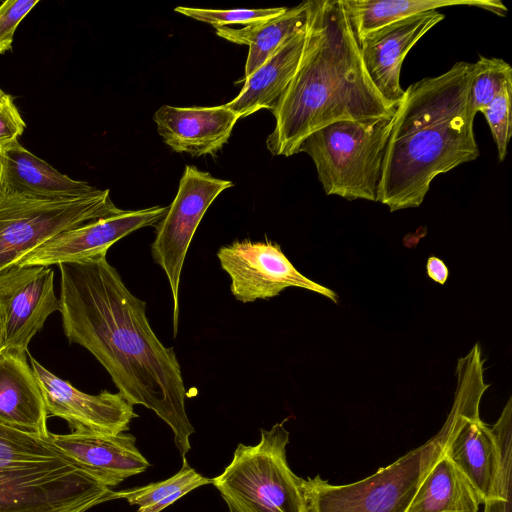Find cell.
I'll use <instances>...</instances> for the list:
<instances>
[{
	"mask_svg": "<svg viewBox=\"0 0 512 512\" xmlns=\"http://www.w3.org/2000/svg\"><path fill=\"white\" fill-rule=\"evenodd\" d=\"M58 266L59 312L68 341L100 362L131 405L162 419L186 458L195 430L186 412L180 363L152 330L146 303L127 288L106 255Z\"/></svg>",
	"mask_w": 512,
	"mask_h": 512,
	"instance_id": "1",
	"label": "cell"
},
{
	"mask_svg": "<svg viewBox=\"0 0 512 512\" xmlns=\"http://www.w3.org/2000/svg\"><path fill=\"white\" fill-rule=\"evenodd\" d=\"M305 33L299 65L271 111L273 155L297 154L310 134L335 122L392 117L398 106L370 80L341 0L307 1Z\"/></svg>",
	"mask_w": 512,
	"mask_h": 512,
	"instance_id": "2",
	"label": "cell"
},
{
	"mask_svg": "<svg viewBox=\"0 0 512 512\" xmlns=\"http://www.w3.org/2000/svg\"><path fill=\"white\" fill-rule=\"evenodd\" d=\"M472 63L411 84L398 103L385 150L378 200L391 212L419 207L440 174L477 159Z\"/></svg>",
	"mask_w": 512,
	"mask_h": 512,
	"instance_id": "3",
	"label": "cell"
},
{
	"mask_svg": "<svg viewBox=\"0 0 512 512\" xmlns=\"http://www.w3.org/2000/svg\"><path fill=\"white\" fill-rule=\"evenodd\" d=\"M475 344L458 359L452 408L441 429L428 441L373 475L346 485H332L319 475L303 479L304 512H406L425 475L445 454L463 417L489 384L484 359Z\"/></svg>",
	"mask_w": 512,
	"mask_h": 512,
	"instance_id": "4",
	"label": "cell"
},
{
	"mask_svg": "<svg viewBox=\"0 0 512 512\" xmlns=\"http://www.w3.org/2000/svg\"><path fill=\"white\" fill-rule=\"evenodd\" d=\"M112 493L48 438L0 423V512H86Z\"/></svg>",
	"mask_w": 512,
	"mask_h": 512,
	"instance_id": "5",
	"label": "cell"
},
{
	"mask_svg": "<svg viewBox=\"0 0 512 512\" xmlns=\"http://www.w3.org/2000/svg\"><path fill=\"white\" fill-rule=\"evenodd\" d=\"M394 116L338 121L310 134L298 153L310 156L327 195L377 202Z\"/></svg>",
	"mask_w": 512,
	"mask_h": 512,
	"instance_id": "6",
	"label": "cell"
},
{
	"mask_svg": "<svg viewBox=\"0 0 512 512\" xmlns=\"http://www.w3.org/2000/svg\"><path fill=\"white\" fill-rule=\"evenodd\" d=\"M108 189L75 196L40 195L0 179V272L58 234L118 214Z\"/></svg>",
	"mask_w": 512,
	"mask_h": 512,
	"instance_id": "7",
	"label": "cell"
},
{
	"mask_svg": "<svg viewBox=\"0 0 512 512\" xmlns=\"http://www.w3.org/2000/svg\"><path fill=\"white\" fill-rule=\"evenodd\" d=\"M286 420L261 429L256 445L238 444L231 462L211 479L229 512H304L303 479L286 456Z\"/></svg>",
	"mask_w": 512,
	"mask_h": 512,
	"instance_id": "8",
	"label": "cell"
},
{
	"mask_svg": "<svg viewBox=\"0 0 512 512\" xmlns=\"http://www.w3.org/2000/svg\"><path fill=\"white\" fill-rule=\"evenodd\" d=\"M233 186L202 171L186 165L178 190L164 217L156 227L151 245L153 260L165 272L173 300V332H178L179 286L183 264L194 233L213 201L224 190Z\"/></svg>",
	"mask_w": 512,
	"mask_h": 512,
	"instance_id": "9",
	"label": "cell"
},
{
	"mask_svg": "<svg viewBox=\"0 0 512 512\" xmlns=\"http://www.w3.org/2000/svg\"><path fill=\"white\" fill-rule=\"evenodd\" d=\"M217 258L230 276L231 293L240 302L270 299L288 287L303 288L338 302L335 291L300 273L276 242L234 241L220 247Z\"/></svg>",
	"mask_w": 512,
	"mask_h": 512,
	"instance_id": "10",
	"label": "cell"
},
{
	"mask_svg": "<svg viewBox=\"0 0 512 512\" xmlns=\"http://www.w3.org/2000/svg\"><path fill=\"white\" fill-rule=\"evenodd\" d=\"M59 308L51 267L15 265L0 272L5 349L27 353L29 342Z\"/></svg>",
	"mask_w": 512,
	"mask_h": 512,
	"instance_id": "11",
	"label": "cell"
},
{
	"mask_svg": "<svg viewBox=\"0 0 512 512\" xmlns=\"http://www.w3.org/2000/svg\"><path fill=\"white\" fill-rule=\"evenodd\" d=\"M30 363L48 415L67 421L73 432L119 434L126 432L131 420L138 417L121 393L103 390L97 395L87 394L54 375L33 357Z\"/></svg>",
	"mask_w": 512,
	"mask_h": 512,
	"instance_id": "12",
	"label": "cell"
},
{
	"mask_svg": "<svg viewBox=\"0 0 512 512\" xmlns=\"http://www.w3.org/2000/svg\"><path fill=\"white\" fill-rule=\"evenodd\" d=\"M167 210L168 206L122 210L66 230L26 255L17 265L51 267L106 255L113 244L131 232L156 226Z\"/></svg>",
	"mask_w": 512,
	"mask_h": 512,
	"instance_id": "13",
	"label": "cell"
},
{
	"mask_svg": "<svg viewBox=\"0 0 512 512\" xmlns=\"http://www.w3.org/2000/svg\"><path fill=\"white\" fill-rule=\"evenodd\" d=\"M445 18L430 11L394 22L372 31L357 41L367 74L380 95L398 105L404 91L400 73L411 48Z\"/></svg>",
	"mask_w": 512,
	"mask_h": 512,
	"instance_id": "14",
	"label": "cell"
},
{
	"mask_svg": "<svg viewBox=\"0 0 512 512\" xmlns=\"http://www.w3.org/2000/svg\"><path fill=\"white\" fill-rule=\"evenodd\" d=\"M48 439L109 488L144 472L150 465L130 433L112 435L72 431L68 434L50 433Z\"/></svg>",
	"mask_w": 512,
	"mask_h": 512,
	"instance_id": "15",
	"label": "cell"
},
{
	"mask_svg": "<svg viewBox=\"0 0 512 512\" xmlns=\"http://www.w3.org/2000/svg\"><path fill=\"white\" fill-rule=\"evenodd\" d=\"M240 117L226 104L203 107L163 105L154 113L157 132L173 151L193 157L215 155L228 142Z\"/></svg>",
	"mask_w": 512,
	"mask_h": 512,
	"instance_id": "16",
	"label": "cell"
},
{
	"mask_svg": "<svg viewBox=\"0 0 512 512\" xmlns=\"http://www.w3.org/2000/svg\"><path fill=\"white\" fill-rule=\"evenodd\" d=\"M480 402L463 417L448 442L445 455L466 477L481 504L499 498L500 460L497 442L490 426L479 415Z\"/></svg>",
	"mask_w": 512,
	"mask_h": 512,
	"instance_id": "17",
	"label": "cell"
},
{
	"mask_svg": "<svg viewBox=\"0 0 512 512\" xmlns=\"http://www.w3.org/2000/svg\"><path fill=\"white\" fill-rule=\"evenodd\" d=\"M48 412L40 385L26 353H0V423L48 438Z\"/></svg>",
	"mask_w": 512,
	"mask_h": 512,
	"instance_id": "18",
	"label": "cell"
},
{
	"mask_svg": "<svg viewBox=\"0 0 512 512\" xmlns=\"http://www.w3.org/2000/svg\"><path fill=\"white\" fill-rule=\"evenodd\" d=\"M305 37L304 27L285 40L263 65L244 78L240 93L226 106L240 118L260 109L272 111L299 65Z\"/></svg>",
	"mask_w": 512,
	"mask_h": 512,
	"instance_id": "19",
	"label": "cell"
},
{
	"mask_svg": "<svg viewBox=\"0 0 512 512\" xmlns=\"http://www.w3.org/2000/svg\"><path fill=\"white\" fill-rule=\"evenodd\" d=\"M356 40L368 33L414 15L439 8L475 6L505 16L506 6L498 0H341Z\"/></svg>",
	"mask_w": 512,
	"mask_h": 512,
	"instance_id": "20",
	"label": "cell"
},
{
	"mask_svg": "<svg viewBox=\"0 0 512 512\" xmlns=\"http://www.w3.org/2000/svg\"><path fill=\"white\" fill-rule=\"evenodd\" d=\"M0 179L15 188L48 196L83 195L97 189L60 173L19 141L0 151Z\"/></svg>",
	"mask_w": 512,
	"mask_h": 512,
	"instance_id": "21",
	"label": "cell"
},
{
	"mask_svg": "<svg viewBox=\"0 0 512 512\" xmlns=\"http://www.w3.org/2000/svg\"><path fill=\"white\" fill-rule=\"evenodd\" d=\"M480 498L444 454L428 471L406 512H478Z\"/></svg>",
	"mask_w": 512,
	"mask_h": 512,
	"instance_id": "22",
	"label": "cell"
},
{
	"mask_svg": "<svg viewBox=\"0 0 512 512\" xmlns=\"http://www.w3.org/2000/svg\"><path fill=\"white\" fill-rule=\"evenodd\" d=\"M307 1L288 8L280 16L261 24L232 29L215 28L216 34L232 43L248 45L244 78L254 73L281 44L305 27Z\"/></svg>",
	"mask_w": 512,
	"mask_h": 512,
	"instance_id": "23",
	"label": "cell"
},
{
	"mask_svg": "<svg viewBox=\"0 0 512 512\" xmlns=\"http://www.w3.org/2000/svg\"><path fill=\"white\" fill-rule=\"evenodd\" d=\"M182 461L181 469L172 477L134 489L113 491L111 500L126 499L130 505L138 506V512H161L190 491L211 483V479L190 467L186 458Z\"/></svg>",
	"mask_w": 512,
	"mask_h": 512,
	"instance_id": "24",
	"label": "cell"
},
{
	"mask_svg": "<svg viewBox=\"0 0 512 512\" xmlns=\"http://www.w3.org/2000/svg\"><path fill=\"white\" fill-rule=\"evenodd\" d=\"M509 82L512 67L501 58L480 56L472 63L470 99L476 114L485 108Z\"/></svg>",
	"mask_w": 512,
	"mask_h": 512,
	"instance_id": "25",
	"label": "cell"
},
{
	"mask_svg": "<svg viewBox=\"0 0 512 512\" xmlns=\"http://www.w3.org/2000/svg\"><path fill=\"white\" fill-rule=\"evenodd\" d=\"M287 7L259 8V9H206L177 6L174 10L189 18L208 23L215 28L238 24L244 27L257 25L274 19L285 13Z\"/></svg>",
	"mask_w": 512,
	"mask_h": 512,
	"instance_id": "26",
	"label": "cell"
},
{
	"mask_svg": "<svg viewBox=\"0 0 512 512\" xmlns=\"http://www.w3.org/2000/svg\"><path fill=\"white\" fill-rule=\"evenodd\" d=\"M512 82L507 83L498 95L480 112L485 116L497 147L499 161H504L512 132Z\"/></svg>",
	"mask_w": 512,
	"mask_h": 512,
	"instance_id": "27",
	"label": "cell"
},
{
	"mask_svg": "<svg viewBox=\"0 0 512 512\" xmlns=\"http://www.w3.org/2000/svg\"><path fill=\"white\" fill-rule=\"evenodd\" d=\"M499 452L500 473L498 497L510 501L512 465V398H509L499 419L491 426Z\"/></svg>",
	"mask_w": 512,
	"mask_h": 512,
	"instance_id": "28",
	"label": "cell"
},
{
	"mask_svg": "<svg viewBox=\"0 0 512 512\" xmlns=\"http://www.w3.org/2000/svg\"><path fill=\"white\" fill-rule=\"evenodd\" d=\"M38 0H7L0 3V54L12 47L16 29Z\"/></svg>",
	"mask_w": 512,
	"mask_h": 512,
	"instance_id": "29",
	"label": "cell"
},
{
	"mask_svg": "<svg viewBox=\"0 0 512 512\" xmlns=\"http://www.w3.org/2000/svg\"><path fill=\"white\" fill-rule=\"evenodd\" d=\"M26 128L14 97L5 93L0 99V151L18 141Z\"/></svg>",
	"mask_w": 512,
	"mask_h": 512,
	"instance_id": "30",
	"label": "cell"
},
{
	"mask_svg": "<svg viewBox=\"0 0 512 512\" xmlns=\"http://www.w3.org/2000/svg\"><path fill=\"white\" fill-rule=\"evenodd\" d=\"M427 273L428 276L439 284H444L449 276L448 267L445 263L437 257H429L427 260Z\"/></svg>",
	"mask_w": 512,
	"mask_h": 512,
	"instance_id": "31",
	"label": "cell"
},
{
	"mask_svg": "<svg viewBox=\"0 0 512 512\" xmlns=\"http://www.w3.org/2000/svg\"><path fill=\"white\" fill-rule=\"evenodd\" d=\"M483 512H511V501L493 498L484 503Z\"/></svg>",
	"mask_w": 512,
	"mask_h": 512,
	"instance_id": "32",
	"label": "cell"
},
{
	"mask_svg": "<svg viewBox=\"0 0 512 512\" xmlns=\"http://www.w3.org/2000/svg\"><path fill=\"white\" fill-rule=\"evenodd\" d=\"M5 349V334L3 320L0 312V353Z\"/></svg>",
	"mask_w": 512,
	"mask_h": 512,
	"instance_id": "33",
	"label": "cell"
},
{
	"mask_svg": "<svg viewBox=\"0 0 512 512\" xmlns=\"http://www.w3.org/2000/svg\"><path fill=\"white\" fill-rule=\"evenodd\" d=\"M4 94L5 92L0 88V99L3 97Z\"/></svg>",
	"mask_w": 512,
	"mask_h": 512,
	"instance_id": "34",
	"label": "cell"
}]
</instances>
